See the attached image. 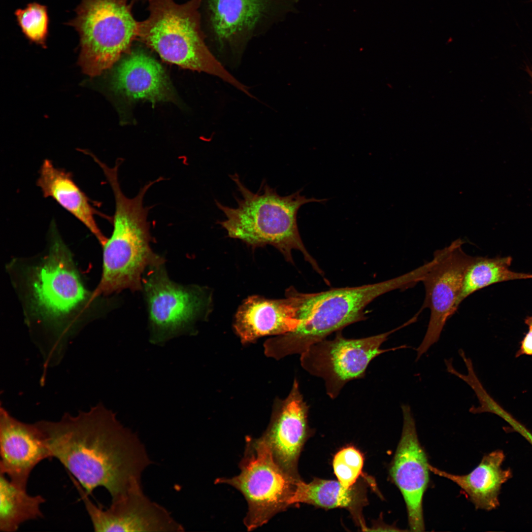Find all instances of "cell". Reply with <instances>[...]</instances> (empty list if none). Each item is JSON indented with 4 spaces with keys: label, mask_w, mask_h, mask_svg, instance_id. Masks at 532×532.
Masks as SVG:
<instances>
[{
    "label": "cell",
    "mask_w": 532,
    "mask_h": 532,
    "mask_svg": "<svg viewBox=\"0 0 532 532\" xmlns=\"http://www.w3.org/2000/svg\"><path fill=\"white\" fill-rule=\"evenodd\" d=\"M37 423L51 458L88 494L103 487L116 499L141 485L142 474L152 463L137 434L102 404L75 416L66 414L59 421Z\"/></svg>",
    "instance_id": "6da1fadb"
},
{
    "label": "cell",
    "mask_w": 532,
    "mask_h": 532,
    "mask_svg": "<svg viewBox=\"0 0 532 532\" xmlns=\"http://www.w3.org/2000/svg\"><path fill=\"white\" fill-rule=\"evenodd\" d=\"M420 279V272L414 269L376 283L318 293H304L290 287L285 294L295 301L299 323L293 331L268 339L265 343L266 351L276 358L301 354L332 332L366 319L364 310L376 298L394 290L413 287Z\"/></svg>",
    "instance_id": "7a4b0ae2"
},
{
    "label": "cell",
    "mask_w": 532,
    "mask_h": 532,
    "mask_svg": "<svg viewBox=\"0 0 532 532\" xmlns=\"http://www.w3.org/2000/svg\"><path fill=\"white\" fill-rule=\"evenodd\" d=\"M229 176L241 195V198L235 197L237 206L229 207L215 200L216 206L226 218L217 223L226 230L228 236L240 240L253 248L271 245L292 264H294L292 251L299 250L314 269L323 274L302 241L297 216L302 205L312 202L323 203L328 199H307L300 195L302 189L281 196L265 181L262 182L258 191L254 193L243 185L237 173Z\"/></svg>",
    "instance_id": "3957f363"
},
{
    "label": "cell",
    "mask_w": 532,
    "mask_h": 532,
    "mask_svg": "<svg viewBox=\"0 0 532 532\" xmlns=\"http://www.w3.org/2000/svg\"><path fill=\"white\" fill-rule=\"evenodd\" d=\"M119 166H105L103 173L114 195L115 203L113 229L103 246L102 272L93 297L108 296L124 290L142 289V276L150 267L164 263L152 250L149 209L143 205L144 196L159 179L145 184L133 198L127 197L120 187Z\"/></svg>",
    "instance_id": "277c9868"
},
{
    "label": "cell",
    "mask_w": 532,
    "mask_h": 532,
    "mask_svg": "<svg viewBox=\"0 0 532 532\" xmlns=\"http://www.w3.org/2000/svg\"><path fill=\"white\" fill-rule=\"evenodd\" d=\"M148 16L139 21L138 39L165 61L216 76L244 93L248 89L231 74L206 46L201 27L202 0L183 3L147 0Z\"/></svg>",
    "instance_id": "5b68a950"
},
{
    "label": "cell",
    "mask_w": 532,
    "mask_h": 532,
    "mask_svg": "<svg viewBox=\"0 0 532 532\" xmlns=\"http://www.w3.org/2000/svg\"><path fill=\"white\" fill-rule=\"evenodd\" d=\"M133 0H81L68 25L78 32L83 71L94 76L110 67L138 39Z\"/></svg>",
    "instance_id": "8992f818"
},
{
    "label": "cell",
    "mask_w": 532,
    "mask_h": 532,
    "mask_svg": "<svg viewBox=\"0 0 532 532\" xmlns=\"http://www.w3.org/2000/svg\"><path fill=\"white\" fill-rule=\"evenodd\" d=\"M245 443L240 473L218 478L215 483L232 486L242 494L248 505L244 524L252 531L290 506L289 499L300 479L291 477L280 467L261 437L248 436Z\"/></svg>",
    "instance_id": "52a82bcc"
},
{
    "label": "cell",
    "mask_w": 532,
    "mask_h": 532,
    "mask_svg": "<svg viewBox=\"0 0 532 532\" xmlns=\"http://www.w3.org/2000/svg\"><path fill=\"white\" fill-rule=\"evenodd\" d=\"M142 278L148 314L150 340L162 344L192 331L209 314L212 299L208 289L183 285L168 277L164 263L147 270Z\"/></svg>",
    "instance_id": "ba28073f"
},
{
    "label": "cell",
    "mask_w": 532,
    "mask_h": 532,
    "mask_svg": "<svg viewBox=\"0 0 532 532\" xmlns=\"http://www.w3.org/2000/svg\"><path fill=\"white\" fill-rule=\"evenodd\" d=\"M416 321L413 316L402 325L381 334L361 338H347L341 330L331 340L325 339L301 354L302 367L310 374L322 378L327 395L335 399L348 382L363 378L370 362L384 353L409 348L402 345L382 349L381 345L394 332Z\"/></svg>",
    "instance_id": "9c48e42d"
},
{
    "label": "cell",
    "mask_w": 532,
    "mask_h": 532,
    "mask_svg": "<svg viewBox=\"0 0 532 532\" xmlns=\"http://www.w3.org/2000/svg\"><path fill=\"white\" fill-rule=\"evenodd\" d=\"M463 243L459 238L435 251V262L422 280L425 296L421 309L429 308L430 317L425 336L416 349V361L438 341L447 321L457 310L464 277L474 258L463 250Z\"/></svg>",
    "instance_id": "30bf717a"
},
{
    "label": "cell",
    "mask_w": 532,
    "mask_h": 532,
    "mask_svg": "<svg viewBox=\"0 0 532 532\" xmlns=\"http://www.w3.org/2000/svg\"><path fill=\"white\" fill-rule=\"evenodd\" d=\"M71 480L84 502L96 532H177L181 524L161 505L145 495L141 485L112 499L109 508L94 504L84 489L74 478Z\"/></svg>",
    "instance_id": "8fae6325"
},
{
    "label": "cell",
    "mask_w": 532,
    "mask_h": 532,
    "mask_svg": "<svg viewBox=\"0 0 532 532\" xmlns=\"http://www.w3.org/2000/svg\"><path fill=\"white\" fill-rule=\"evenodd\" d=\"M403 415L401 437L390 465L389 473L404 499L410 531L425 530L423 498L429 482L425 452L417 435L410 406H400Z\"/></svg>",
    "instance_id": "7c38bea8"
},
{
    "label": "cell",
    "mask_w": 532,
    "mask_h": 532,
    "mask_svg": "<svg viewBox=\"0 0 532 532\" xmlns=\"http://www.w3.org/2000/svg\"><path fill=\"white\" fill-rule=\"evenodd\" d=\"M50 252L36 270L33 293L39 311L50 317L67 314L85 299L86 292L75 267L70 252L56 235Z\"/></svg>",
    "instance_id": "4fadbf2b"
},
{
    "label": "cell",
    "mask_w": 532,
    "mask_h": 532,
    "mask_svg": "<svg viewBox=\"0 0 532 532\" xmlns=\"http://www.w3.org/2000/svg\"><path fill=\"white\" fill-rule=\"evenodd\" d=\"M309 406L304 401L298 383L295 380L287 398L274 413L261 436L269 447L276 463L288 474L299 479L298 462L310 429L308 423Z\"/></svg>",
    "instance_id": "5bb4252c"
},
{
    "label": "cell",
    "mask_w": 532,
    "mask_h": 532,
    "mask_svg": "<svg viewBox=\"0 0 532 532\" xmlns=\"http://www.w3.org/2000/svg\"><path fill=\"white\" fill-rule=\"evenodd\" d=\"M0 472L16 484L27 486L29 475L41 461L51 458L44 435L38 425L12 417L1 407Z\"/></svg>",
    "instance_id": "9a60e30c"
},
{
    "label": "cell",
    "mask_w": 532,
    "mask_h": 532,
    "mask_svg": "<svg viewBox=\"0 0 532 532\" xmlns=\"http://www.w3.org/2000/svg\"><path fill=\"white\" fill-rule=\"evenodd\" d=\"M281 299L259 295L248 297L238 307L233 327L242 341H252L267 335H282L299 325L297 308L293 299L285 294Z\"/></svg>",
    "instance_id": "2e32d148"
},
{
    "label": "cell",
    "mask_w": 532,
    "mask_h": 532,
    "mask_svg": "<svg viewBox=\"0 0 532 532\" xmlns=\"http://www.w3.org/2000/svg\"><path fill=\"white\" fill-rule=\"evenodd\" d=\"M114 89L133 99L152 102L169 99L170 87L161 65L141 51L132 53L114 72Z\"/></svg>",
    "instance_id": "e0dca14e"
},
{
    "label": "cell",
    "mask_w": 532,
    "mask_h": 532,
    "mask_svg": "<svg viewBox=\"0 0 532 532\" xmlns=\"http://www.w3.org/2000/svg\"><path fill=\"white\" fill-rule=\"evenodd\" d=\"M505 456L497 450L485 455L478 465L466 475H456L429 465L430 471L457 484L468 496L476 509L491 510L499 505L502 485L512 476L510 469L501 467Z\"/></svg>",
    "instance_id": "ac0fdd59"
},
{
    "label": "cell",
    "mask_w": 532,
    "mask_h": 532,
    "mask_svg": "<svg viewBox=\"0 0 532 532\" xmlns=\"http://www.w3.org/2000/svg\"><path fill=\"white\" fill-rule=\"evenodd\" d=\"M36 183L45 198L54 199L83 223L100 244L105 243L107 238L96 223V210L88 198L74 182L70 173L55 167L52 161L45 159L40 167Z\"/></svg>",
    "instance_id": "d6986e66"
},
{
    "label": "cell",
    "mask_w": 532,
    "mask_h": 532,
    "mask_svg": "<svg viewBox=\"0 0 532 532\" xmlns=\"http://www.w3.org/2000/svg\"><path fill=\"white\" fill-rule=\"evenodd\" d=\"M268 4L267 0H209L213 32L220 42L233 41L252 30Z\"/></svg>",
    "instance_id": "ffe728a7"
},
{
    "label": "cell",
    "mask_w": 532,
    "mask_h": 532,
    "mask_svg": "<svg viewBox=\"0 0 532 532\" xmlns=\"http://www.w3.org/2000/svg\"><path fill=\"white\" fill-rule=\"evenodd\" d=\"M366 502L365 493L359 486L354 485L348 489L338 481L315 478L307 483L298 480L289 504L291 506L304 503L326 508H345L361 521L360 510Z\"/></svg>",
    "instance_id": "44dd1931"
},
{
    "label": "cell",
    "mask_w": 532,
    "mask_h": 532,
    "mask_svg": "<svg viewBox=\"0 0 532 532\" xmlns=\"http://www.w3.org/2000/svg\"><path fill=\"white\" fill-rule=\"evenodd\" d=\"M45 501L40 495H29L26 487L0 473V531L15 532L25 522L42 517L40 505Z\"/></svg>",
    "instance_id": "7402d4cb"
},
{
    "label": "cell",
    "mask_w": 532,
    "mask_h": 532,
    "mask_svg": "<svg viewBox=\"0 0 532 532\" xmlns=\"http://www.w3.org/2000/svg\"><path fill=\"white\" fill-rule=\"evenodd\" d=\"M511 257L490 258L474 257L465 273L456 303H461L475 292L496 283L522 279H532V274L513 271L509 269Z\"/></svg>",
    "instance_id": "603a6c76"
},
{
    "label": "cell",
    "mask_w": 532,
    "mask_h": 532,
    "mask_svg": "<svg viewBox=\"0 0 532 532\" xmlns=\"http://www.w3.org/2000/svg\"><path fill=\"white\" fill-rule=\"evenodd\" d=\"M15 14L22 32L32 42L44 46L48 33V16L46 6L36 2L29 3Z\"/></svg>",
    "instance_id": "cb8c5ba5"
},
{
    "label": "cell",
    "mask_w": 532,
    "mask_h": 532,
    "mask_svg": "<svg viewBox=\"0 0 532 532\" xmlns=\"http://www.w3.org/2000/svg\"><path fill=\"white\" fill-rule=\"evenodd\" d=\"M364 457L354 446H347L339 450L334 456L332 466L334 474L339 483L346 488H350L362 473Z\"/></svg>",
    "instance_id": "d4e9b609"
},
{
    "label": "cell",
    "mask_w": 532,
    "mask_h": 532,
    "mask_svg": "<svg viewBox=\"0 0 532 532\" xmlns=\"http://www.w3.org/2000/svg\"><path fill=\"white\" fill-rule=\"evenodd\" d=\"M522 355L532 356V328L529 330L521 342L520 349L516 354V357Z\"/></svg>",
    "instance_id": "484cf974"
},
{
    "label": "cell",
    "mask_w": 532,
    "mask_h": 532,
    "mask_svg": "<svg viewBox=\"0 0 532 532\" xmlns=\"http://www.w3.org/2000/svg\"><path fill=\"white\" fill-rule=\"evenodd\" d=\"M525 323L529 327L532 328V316L528 317L525 320Z\"/></svg>",
    "instance_id": "4316f807"
},
{
    "label": "cell",
    "mask_w": 532,
    "mask_h": 532,
    "mask_svg": "<svg viewBox=\"0 0 532 532\" xmlns=\"http://www.w3.org/2000/svg\"><path fill=\"white\" fill-rule=\"evenodd\" d=\"M526 71L528 73L529 75L531 76V78L532 79V67H527Z\"/></svg>",
    "instance_id": "83f0119b"
},
{
    "label": "cell",
    "mask_w": 532,
    "mask_h": 532,
    "mask_svg": "<svg viewBox=\"0 0 532 532\" xmlns=\"http://www.w3.org/2000/svg\"></svg>",
    "instance_id": "f1b7e54d"
},
{
    "label": "cell",
    "mask_w": 532,
    "mask_h": 532,
    "mask_svg": "<svg viewBox=\"0 0 532 532\" xmlns=\"http://www.w3.org/2000/svg\"><path fill=\"white\" fill-rule=\"evenodd\" d=\"M532 1V0H531Z\"/></svg>",
    "instance_id": "f546056e"
}]
</instances>
